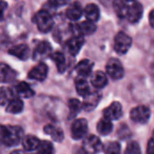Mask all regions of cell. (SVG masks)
<instances>
[{"label":"cell","instance_id":"30bf717a","mask_svg":"<svg viewBox=\"0 0 154 154\" xmlns=\"http://www.w3.org/2000/svg\"><path fill=\"white\" fill-rule=\"evenodd\" d=\"M143 14V6L139 2H131L127 14V20L132 23H138Z\"/></svg>","mask_w":154,"mask_h":154},{"label":"cell","instance_id":"9c48e42d","mask_svg":"<svg viewBox=\"0 0 154 154\" xmlns=\"http://www.w3.org/2000/svg\"><path fill=\"white\" fill-rule=\"evenodd\" d=\"M104 118L113 121L118 120L123 116V107L119 102H113L110 106L106 107L103 111Z\"/></svg>","mask_w":154,"mask_h":154},{"label":"cell","instance_id":"4fadbf2b","mask_svg":"<svg viewBox=\"0 0 154 154\" xmlns=\"http://www.w3.org/2000/svg\"><path fill=\"white\" fill-rule=\"evenodd\" d=\"M102 98V95L99 91H91L87 97H84L83 101V108L86 111L94 110L98 105L100 99Z\"/></svg>","mask_w":154,"mask_h":154},{"label":"cell","instance_id":"1f68e13d","mask_svg":"<svg viewBox=\"0 0 154 154\" xmlns=\"http://www.w3.org/2000/svg\"><path fill=\"white\" fill-rule=\"evenodd\" d=\"M13 98H14V95H13L12 89L11 88H5L3 87L1 88V93H0L1 105L5 106L7 102L9 103Z\"/></svg>","mask_w":154,"mask_h":154},{"label":"cell","instance_id":"d6986e66","mask_svg":"<svg viewBox=\"0 0 154 154\" xmlns=\"http://www.w3.org/2000/svg\"><path fill=\"white\" fill-rule=\"evenodd\" d=\"M83 14V9L79 2H73L66 10L67 17L71 21H78Z\"/></svg>","mask_w":154,"mask_h":154},{"label":"cell","instance_id":"d4e9b609","mask_svg":"<svg viewBox=\"0 0 154 154\" xmlns=\"http://www.w3.org/2000/svg\"><path fill=\"white\" fill-rule=\"evenodd\" d=\"M51 59L56 64L60 73H63L67 69V60L61 51H55L51 55Z\"/></svg>","mask_w":154,"mask_h":154},{"label":"cell","instance_id":"83f0119b","mask_svg":"<svg viewBox=\"0 0 154 154\" xmlns=\"http://www.w3.org/2000/svg\"><path fill=\"white\" fill-rule=\"evenodd\" d=\"M97 130L98 134L101 135H104V136L108 135L113 131V124L110 120L103 118V119L99 120V122L97 123Z\"/></svg>","mask_w":154,"mask_h":154},{"label":"cell","instance_id":"7c38bea8","mask_svg":"<svg viewBox=\"0 0 154 154\" xmlns=\"http://www.w3.org/2000/svg\"><path fill=\"white\" fill-rule=\"evenodd\" d=\"M48 74V67L45 63H39L35 67H33L28 73V78L32 80L43 81Z\"/></svg>","mask_w":154,"mask_h":154},{"label":"cell","instance_id":"4316f807","mask_svg":"<svg viewBox=\"0 0 154 154\" xmlns=\"http://www.w3.org/2000/svg\"><path fill=\"white\" fill-rule=\"evenodd\" d=\"M23 109V102L19 97H14L6 106V112L10 114H19Z\"/></svg>","mask_w":154,"mask_h":154},{"label":"cell","instance_id":"4dcf8cb0","mask_svg":"<svg viewBox=\"0 0 154 154\" xmlns=\"http://www.w3.org/2000/svg\"><path fill=\"white\" fill-rule=\"evenodd\" d=\"M106 154H121V145L117 142L107 143L103 149Z\"/></svg>","mask_w":154,"mask_h":154},{"label":"cell","instance_id":"e575fe53","mask_svg":"<svg viewBox=\"0 0 154 154\" xmlns=\"http://www.w3.org/2000/svg\"><path fill=\"white\" fill-rule=\"evenodd\" d=\"M147 154H154V139L152 138L147 145Z\"/></svg>","mask_w":154,"mask_h":154},{"label":"cell","instance_id":"ac0fdd59","mask_svg":"<svg viewBox=\"0 0 154 154\" xmlns=\"http://www.w3.org/2000/svg\"><path fill=\"white\" fill-rule=\"evenodd\" d=\"M108 83V79L106 77V74L104 73L103 71L97 70L94 72L91 76V84L93 85L94 88L99 89V88H104Z\"/></svg>","mask_w":154,"mask_h":154},{"label":"cell","instance_id":"5b68a950","mask_svg":"<svg viewBox=\"0 0 154 154\" xmlns=\"http://www.w3.org/2000/svg\"><path fill=\"white\" fill-rule=\"evenodd\" d=\"M106 74L114 80L121 79L125 75V69L121 61L117 59H110L106 63Z\"/></svg>","mask_w":154,"mask_h":154},{"label":"cell","instance_id":"74e56055","mask_svg":"<svg viewBox=\"0 0 154 154\" xmlns=\"http://www.w3.org/2000/svg\"><path fill=\"white\" fill-rule=\"evenodd\" d=\"M153 139H154V138H153Z\"/></svg>","mask_w":154,"mask_h":154},{"label":"cell","instance_id":"5bb4252c","mask_svg":"<svg viewBox=\"0 0 154 154\" xmlns=\"http://www.w3.org/2000/svg\"><path fill=\"white\" fill-rule=\"evenodd\" d=\"M85 42V40L83 38V36H74L72 38H70L66 44V48L68 50V51L72 55V56H76L79 54V52L80 51L83 44Z\"/></svg>","mask_w":154,"mask_h":154},{"label":"cell","instance_id":"ba28073f","mask_svg":"<svg viewBox=\"0 0 154 154\" xmlns=\"http://www.w3.org/2000/svg\"><path fill=\"white\" fill-rule=\"evenodd\" d=\"M13 95L19 98H29L34 95V91L32 89L30 85L24 81L18 82L13 88H11Z\"/></svg>","mask_w":154,"mask_h":154},{"label":"cell","instance_id":"7a4b0ae2","mask_svg":"<svg viewBox=\"0 0 154 154\" xmlns=\"http://www.w3.org/2000/svg\"><path fill=\"white\" fill-rule=\"evenodd\" d=\"M34 20L39 31L42 32H49L54 25L52 14L44 9L36 13Z\"/></svg>","mask_w":154,"mask_h":154},{"label":"cell","instance_id":"7402d4cb","mask_svg":"<svg viewBox=\"0 0 154 154\" xmlns=\"http://www.w3.org/2000/svg\"><path fill=\"white\" fill-rule=\"evenodd\" d=\"M85 15L87 17V20L96 23L99 20L100 17V11L98 6L96 4H88L85 7L84 10Z\"/></svg>","mask_w":154,"mask_h":154},{"label":"cell","instance_id":"d6a6232c","mask_svg":"<svg viewBox=\"0 0 154 154\" xmlns=\"http://www.w3.org/2000/svg\"><path fill=\"white\" fill-rule=\"evenodd\" d=\"M125 154H142V151H141L139 143L134 141L131 142L127 145Z\"/></svg>","mask_w":154,"mask_h":154},{"label":"cell","instance_id":"3957f363","mask_svg":"<svg viewBox=\"0 0 154 154\" xmlns=\"http://www.w3.org/2000/svg\"><path fill=\"white\" fill-rule=\"evenodd\" d=\"M132 46V38L124 32H119L115 37L114 49L119 55L125 54Z\"/></svg>","mask_w":154,"mask_h":154},{"label":"cell","instance_id":"277c9868","mask_svg":"<svg viewBox=\"0 0 154 154\" xmlns=\"http://www.w3.org/2000/svg\"><path fill=\"white\" fill-rule=\"evenodd\" d=\"M104 149L101 140L96 135L87 136L82 143V150L86 154H97Z\"/></svg>","mask_w":154,"mask_h":154},{"label":"cell","instance_id":"cb8c5ba5","mask_svg":"<svg viewBox=\"0 0 154 154\" xmlns=\"http://www.w3.org/2000/svg\"><path fill=\"white\" fill-rule=\"evenodd\" d=\"M75 87H76V90L77 93L80 96V97H87L90 92V88L88 86V83L87 81V79L85 78L82 77H78L75 80Z\"/></svg>","mask_w":154,"mask_h":154},{"label":"cell","instance_id":"6da1fadb","mask_svg":"<svg viewBox=\"0 0 154 154\" xmlns=\"http://www.w3.org/2000/svg\"><path fill=\"white\" fill-rule=\"evenodd\" d=\"M23 132L17 125H2L1 126V142L7 147L17 145L23 138Z\"/></svg>","mask_w":154,"mask_h":154},{"label":"cell","instance_id":"603a6c76","mask_svg":"<svg viewBox=\"0 0 154 154\" xmlns=\"http://www.w3.org/2000/svg\"><path fill=\"white\" fill-rule=\"evenodd\" d=\"M41 143V141L33 135H25L22 140L23 147L27 152L36 151Z\"/></svg>","mask_w":154,"mask_h":154},{"label":"cell","instance_id":"8992f818","mask_svg":"<svg viewBox=\"0 0 154 154\" xmlns=\"http://www.w3.org/2000/svg\"><path fill=\"white\" fill-rule=\"evenodd\" d=\"M88 121L84 118L76 119L70 127V134L74 140H80L86 137L88 134Z\"/></svg>","mask_w":154,"mask_h":154},{"label":"cell","instance_id":"d590c367","mask_svg":"<svg viewBox=\"0 0 154 154\" xmlns=\"http://www.w3.org/2000/svg\"><path fill=\"white\" fill-rule=\"evenodd\" d=\"M149 21H150V24L151 26L154 28V9L151 11L150 14H149Z\"/></svg>","mask_w":154,"mask_h":154},{"label":"cell","instance_id":"9a60e30c","mask_svg":"<svg viewBox=\"0 0 154 154\" xmlns=\"http://www.w3.org/2000/svg\"><path fill=\"white\" fill-rule=\"evenodd\" d=\"M75 31L78 32L79 36H85V35H91L97 30V26L95 23L90 22L88 20L77 23L75 26Z\"/></svg>","mask_w":154,"mask_h":154},{"label":"cell","instance_id":"484cf974","mask_svg":"<svg viewBox=\"0 0 154 154\" xmlns=\"http://www.w3.org/2000/svg\"><path fill=\"white\" fill-rule=\"evenodd\" d=\"M114 10L118 17L125 18L127 17L128 9L130 5V2L128 1H122V0H116L113 3Z\"/></svg>","mask_w":154,"mask_h":154},{"label":"cell","instance_id":"44dd1931","mask_svg":"<svg viewBox=\"0 0 154 154\" xmlns=\"http://www.w3.org/2000/svg\"><path fill=\"white\" fill-rule=\"evenodd\" d=\"M43 131L46 134L50 135L53 141L57 142V143H60L62 142L63 138H64V134L62 130L60 127L54 126L52 125H47L44 126Z\"/></svg>","mask_w":154,"mask_h":154},{"label":"cell","instance_id":"e0dca14e","mask_svg":"<svg viewBox=\"0 0 154 154\" xmlns=\"http://www.w3.org/2000/svg\"><path fill=\"white\" fill-rule=\"evenodd\" d=\"M93 67H94V63L91 60L84 59L77 64L76 70H77V73L79 74V77L86 79L87 77H88L92 73Z\"/></svg>","mask_w":154,"mask_h":154},{"label":"cell","instance_id":"836d02e7","mask_svg":"<svg viewBox=\"0 0 154 154\" xmlns=\"http://www.w3.org/2000/svg\"><path fill=\"white\" fill-rule=\"evenodd\" d=\"M118 135H119L120 139L125 140V139L128 138L131 135V132H130L129 128L126 125H123V126L120 127V129L118 131Z\"/></svg>","mask_w":154,"mask_h":154},{"label":"cell","instance_id":"8d00e7d4","mask_svg":"<svg viewBox=\"0 0 154 154\" xmlns=\"http://www.w3.org/2000/svg\"><path fill=\"white\" fill-rule=\"evenodd\" d=\"M10 154H26L23 151H22V150H15V151H14V152H12Z\"/></svg>","mask_w":154,"mask_h":154},{"label":"cell","instance_id":"52a82bcc","mask_svg":"<svg viewBox=\"0 0 154 154\" xmlns=\"http://www.w3.org/2000/svg\"><path fill=\"white\" fill-rule=\"evenodd\" d=\"M151 110L148 106H138L132 109L130 113L131 119L138 124H147L151 118Z\"/></svg>","mask_w":154,"mask_h":154},{"label":"cell","instance_id":"f1b7e54d","mask_svg":"<svg viewBox=\"0 0 154 154\" xmlns=\"http://www.w3.org/2000/svg\"><path fill=\"white\" fill-rule=\"evenodd\" d=\"M83 108V104L76 99H69V118H73L75 116H77V115L82 110Z\"/></svg>","mask_w":154,"mask_h":154},{"label":"cell","instance_id":"ffe728a7","mask_svg":"<svg viewBox=\"0 0 154 154\" xmlns=\"http://www.w3.org/2000/svg\"><path fill=\"white\" fill-rule=\"evenodd\" d=\"M15 77H16V73L11 67H9L8 65H6L5 63L1 64V67H0L1 82H3V83L12 82L15 79Z\"/></svg>","mask_w":154,"mask_h":154},{"label":"cell","instance_id":"f546056e","mask_svg":"<svg viewBox=\"0 0 154 154\" xmlns=\"http://www.w3.org/2000/svg\"><path fill=\"white\" fill-rule=\"evenodd\" d=\"M55 150L52 143L49 141H42L38 149L36 150V154H54Z\"/></svg>","mask_w":154,"mask_h":154},{"label":"cell","instance_id":"8fae6325","mask_svg":"<svg viewBox=\"0 0 154 154\" xmlns=\"http://www.w3.org/2000/svg\"><path fill=\"white\" fill-rule=\"evenodd\" d=\"M51 49V45L48 42L42 41L39 42L34 49L33 59L35 60H41L43 59H47L48 57H51V55L52 54Z\"/></svg>","mask_w":154,"mask_h":154},{"label":"cell","instance_id":"2e32d148","mask_svg":"<svg viewBox=\"0 0 154 154\" xmlns=\"http://www.w3.org/2000/svg\"><path fill=\"white\" fill-rule=\"evenodd\" d=\"M8 52L12 56H14L21 60H26L30 55V49L26 44L21 43L11 47L8 50Z\"/></svg>","mask_w":154,"mask_h":154}]
</instances>
